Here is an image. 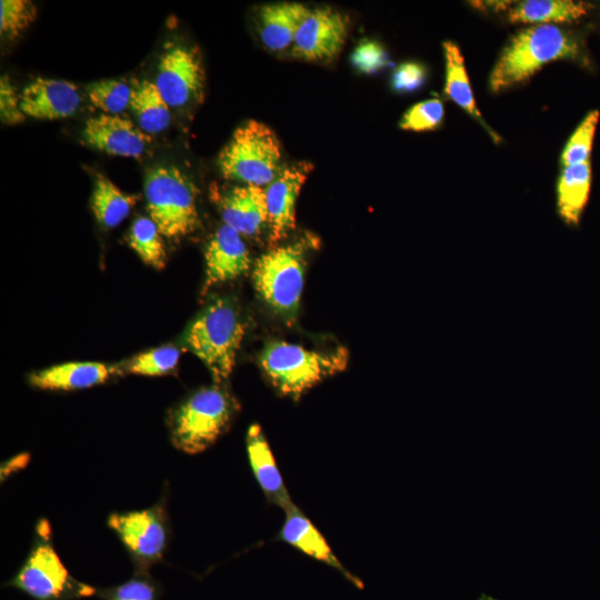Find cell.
<instances>
[{
	"label": "cell",
	"instance_id": "obj_1",
	"mask_svg": "<svg viewBox=\"0 0 600 600\" xmlns=\"http://www.w3.org/2000/svg\"><path fill=\"white\" fill-rule=\"evenodd\" d=\"M580 47L568 32L554 24H536L518 32L504 47L489 79L492 92L527 80L546 63L578 59Z\"/></svg>",
	"mask_w": 600,
	"mask_h": 600
},
{
	"label": "cell",
	"instance_id": "obj_2",
	"mask_svg": "<svg viewBox=\"0 0 600 600\" xmlns=\"http://www.w3.org/2000/svg\"><path fill=\"white\" fill-rule=\"evenodd\" d=\"M244 324L234 303L214 298L198 313L183 333V347L198 357L217 383L224 381L236 363Z\"/></svg>",
	"mask_w": 600,
	"mask_h": 600
},
{
	"label": "cell",
	"instance_id": "obj_3",
	"mask_svg": "<svg viewBox=\"0 0 600 600\" xmlns=\"http://www.w3.org/2000/svg\"><path fill=\"white\" fill-rule=\"evenodd\" d=\"M259 362L281 394L299 398L323 379L343 371L348 364V352L343 348L317 351L273 340L261 351Z\"/></svg>",
	"mask_w": 600,
	"mask_h": 600
},
{
	"label": "cell",
	"instance_id": "obj_4",
	"mask_svg": "<svg viewBox=\"0 0 600 600\" xmlns=\"http://www.w3.org/2000/svg\"><path fill=\"white\" fill-rule=\"evenodd\" d=\"M281 144L271 128L249 120L240 126L221 150V174L242 184L266 187L281 170Z\"/></svg>",
	"mask_w": 600,
	"mask_h": 600
},
{
	"label": "cell",
	"instance_id": "obj_5",
	"mask_svg": "<svg viewBox=\"0 0 600 600\" xmlns=\"http://www.w3.org/2000/svg\"><path fill=\"white\" fill-rule=\"evenodd\" d=\"M310 246L303 240L277 246L262 254L253 268L257 292L274 313L290 324L298 314Z\"/></svg>",
	"mask_w": 600,
	"mask_h": 600
},
{
	"label": "cell",
	"instance_id": "obj_6",
	"mask_svg": "<svg viewBox=\"0 0 600 600\" xmlns=\"http://www.w3.org/2000/svg\"><path fill=\"white\" fill-rule=\"evenodd\" d=\"M144 196L149 217L163 237H186L198 228V189L177 167L150 169L144 180Z\"/></svg>",
	"mask_w": 600,
	"mask_h": 600
},
{
	"label": "cell",
	"instance_id": "obj_7",
	"mask_svg": "<svg viewBox=\"0 0 600 600\" xmlns=\"http://www.w3.org/2000/svg\"><path fill=\"white\" fill-rule=\"evenodd\" d=\"M236 402L219 386L199 389L172 413V443L186 453L208 449L226 431L234 412Z\"/></svg>",
	"mask_w": 600,
	"mask_h": 600
},
{
	"label": "cell",
	"instance_id": "obj_8",
	"mask_svg": "<svg viewBox=\"0 0 600 600\" xmlns=\"http://www.w3.org/2000/svg\"><path fill=\"white\" fill-rule=\"evenodd\" d=\"M38 536L13 584L37 600H58L73 588V580L52 546L47 522Z\"/></svg>",
	"mask_w": 600,
	"mask_h": 600
},
{
	"label": "cell",
	"instance_id": "obj_9",
	"mask_svg": "<svg viewBox=\"0 0 600 600\" xmlns=\"http://www.w3.org/2000/svg\"><path fill=\"white\" fill-rule=\"evenodd\" d=\"M154 84L170 108H182L200 99L204 69L196 49L171 44L160 57Z\"/></svg>",
	"mask_w": 600,
	"mask_h": 600
},
{
	"label": "cell",
	"instance_id": "obj_10",
	"mask_svg": "<svg viewBox=\"0 0 600 600\" xmlns=\"http://www.w3.org/2000/svg\"><path fill=\"white\" fill-rule=\"evenodd\" d=\"M349 27L348 17L330 7L310 11L291 46V56L307 61H328L342 49Z\"/></svg>",
	"mask_w": 600,
	"mask_h": 600
},
{
	"label": "cell",
	"instance_id": "obj_11",
	"mask_svg": "<svg viewBox=\"0 0 600 600\" xmlns=\"http://www.w3.org/2000/svg\"><path fill=\"white\" fill-rule=\"evenodd\" d=\"M108 524L137 560L149 563L161 558L167 528L159 508L112 513Z\"/></svg>",
	"mask_w": 600,
	"mask_h": 600
},
{
	"label": "cell",
	"instance_id": "obj_12",
	"mask_svg": "<svg viewBox=\"0 0 600 600\" xmlns=\"http://www.w3.org/2000/svg\"><path fill=\"white\" fill-rule=\"evenodd\" d=\"M311 170L312 164L309 162L281 168L264 187L271 248L277 247L294 229L297 199Z\"/></svg>",
	"mask_w": 600,
	"mask_h": 600
},
{
	"label": "cell",
	"instance_id": "obj_13",
	"mask_svg": "<svg viewBox=\"0 0 600 600\" xmlns=\"http://www.w3.org/2000/svg\"><path fill=\"white\" fill-rule=\"evenodd\" d=\"M82 137L97 150L127 158L141 157L151 142L150 134L130 120L107 113L90 118Z\"/></svg>",
	"mask_w": 600,
	"mask_h": 600
},
{
	"label": "cell",
	"instance_id": "obj_14",
	"mask_svg": "<svg viewBox=\"0 0 600 600\" xmlns=\"http://www.w3.org/2000/svg\"><path fill=\"white\" fill-rule=\"evenodd\" d=\"M81 103L77 87L64 80L37 78L20 94L26 117L57 120L74 114Z\"/></svg>",
	"mask_w": 600,
	"mask_h": 600
},
{
	"label": "cell",
	"instance_id": "obj_15",
	"mask_svg": "<svg viewBox=\"0 0 600 600\" xmlns=\"http://www.w3.org/2000/svg\"><path fill=\"white\" fill-rule=\"evenodd\" d=\"M204 258L203 292L217 283L233 280L246 273L251 263L242 236L224 223L211 237Z\"/></svg>",
	"mask_w": 600,
	"mask_h": 600
},
{
	"label": "cell",
	"instance_id": "obj_16",
	"mask_svg": "<svg viewBox=\"0 0 600 600\" xmlns=\"http://www.w3.org/2000/svg\"><path fill=\"white\" fill-rule=\"evenodd\" d=\"M220 210L224 224L241 236H256L268 223L266 193L261 187H234L222 197Z\"/></svg>",
	"mask_w": 600,
	"mask_h": 600
},
{
	"label": "cell",
	"instance_id": "obj_17",
	"mask_svg": "<svg viewBox=\"0 0 600 600\" xmlns=\"http://www.w3.org/2000/svg\"><path fill=\"white\" fill-rule=\"evenodd\" d=\"M246 446L251 470L267 499L282 509L288 508L293 502L269 443L258 424H252L248 429Z\"/></svg>",
	"mask_w": 600,
	"mask_h": 600
},
{
	"label": "cell",
	"instance_id": "obj_18",
	"mask_svg": "<svg viewBox=\"0 0 600 600\" xmlns=\"http://www.w3.org/2000/svg\"><path fill=\"white\" fill-rule=\"evenodd\" d=\"M311 9L299 2H277L260 7L258 31L270 51L291 48L296 34Z\"/></svg>",
	"mask_w": 600,
	"mask_h": 600
},
{
	"label": "cell",
	"instance_id": "obj_19",
	"mask_svg": "<svg viewBox=\"0 0 600 600\" xmlns=\"http://www.w3.org/2000/svg\"><path fill=\"white\" fill-rule=\"evenodd\" d=\"M117 372L114 366L101 362H66L29 376V383L43 390H79L104 383Z\"/></svg>",
	"mask_w": 600,
	"mask_h": 600
},
{
	"label": "cell",
	"instance_id": "obj_20",
	"mask_svg": "<svg viewBox=\"0 0 600 600\" xmlns=\"http://www.w3.org/2000/svg\"><path fill=\"white\" fill-rule=\"evenodd\" d=\"M284 511L286 518L280 530V539L307 556L340 570L354 581L342 567L327 540L301 510L292 503Z\"/></svg>",
	"mask_w": 600,
	"mask_h": 600
},
{
	"label": "cell",
	"instance_id": "obj_21",
	"mask_svg": "<svg viewBox=\"0 0 600 600\" xmlns=\"http://www.w3.org/2000/svg\"><path fill=\"white\" fill-rule=\"evenodd\" d=\"M591 186L590 162L564 167L557 184V211L568 226H577Z\"/></svg>",
	"mask_w": 600,
	"mask_h": 600
},
{
	"label": "cell",
	"instance_id": "obj_22",
	"mask_svg": "<svg viewBox=\"0 0 600 600\" xmlns=\"http://www.w3.org/2000/svg\"><path fill=\"white\" fill-rule=\"evenodd\" d=\"M446 58V94L466 112L474 117L491 137L498 141V136L488 127L476 106L471 84L459 47L452 41L443 42Z\"/></svg>",
	"mask_w": 600,
	"mask_h": 600
},
{
	"label": "cell",
	"instance_id": "obj_23",
	"mask_svg": "<svg viewBox=\"0 0 600 600\" xmlns=\"http://www.w3.org/2000/svg\"><path fill=\"white\" fill-rule=\"evenodd\" d=\"M130 108L139 127L148 134L164 131L171 122V111L154 82L140 80L132 87Z\"/></svg>",
	"mask_w": 600,
	"mask_h": 600
},
{
	"label": "cell",
	"instance_id": "obj_24",
	"mask_svg": "<svg viewBox=\"0 0 600 600\" xmlns=\"http://www.w3.org/2000/svg\"><path fill=\"white\" fill-rule=\"evenodd\" d=\"M591 6L572 0H527L509 10L512 22H572L584 17Z\"/></svg>",
	"mask_w": 600,
	"mask_h": 600
},
{
	"label": "cell",
	"instance_id": "obj_25",
	"mask_svg": "<svg viewBox=\"0 0 600 600\" xmlns=\"http://www.w3.org/2000/svg\"><path fill=\"white\" fill-rule=\"evenodd\" d=\"M136 201L137 197L124 193L108 178H97L91 206L101 227L112 229L119 226L130 214Z\"/></svg>",
	"mask_w": 600,
	"mask_h": 600
},
{
	"label": "cell",
	"instance_id": "obj_26",
	"mask_svg": "<svg viewBox=\"0 0 600 600\" xmlns=\"http://www.w3.org/2000/svg\"><path fill=\"white\" fill-rule=\"evenodd\" d=\"M162 237L150 217H139L131 226L129 246L146 264L160 270L164 268L167 259Z\"/></svg>",
	"mask_w": 600,
	"mask_h": 600
},
{
	"label": "cell",
	"instance_id": "obj_27",
	"mask_svg": "<svg viewBox=\"0 0 600 600\" xmlns=\"http://www.w3.org/2000/svg\"><path fill=\"white\" fill-rule=\"evenodd\" d=\"M87 93L94 107L107 114L119 116L130 107L132 87L120 80H100L91 83Z\"/></svg>",
	"mask_w": 600,
	"mask_h": 600
},
{
	"label": "cell",
	"instance_id": "obj_28",
	"mask_svg": "<svg viewBox=\"0 0 600 600\" xmlns=\"http://www.w3.org/2000/svg\"><path fill=\"white\" fill-rule=\"evenodd\" d=\"M180 350L174 346H162L137 354L124 367V371L139 376H162L172 371L179 361Z\"/></svg>",
	"mask_w": 600,
	"mask_h": 600
},
{
	"label": "cell",
	"instance_id": "obj_29",
	"mask_svg": "<svg viewBox=\"0 0 600 600\" xmlns=\"http://www.w3.org/2000/svg\"><path fill=\"white\" fill-rule=\"evenodd\" d=\"M598 120L599 111L593 110L586 116L573 131L561 153L563 167L589 161Z\"/></svg>",
	"mask_w": 600,
	"mask_h": 600
},
{
	"label": "cell",
	"instance_id": "obj_30",
	"mask_svg": "<svg viewBox=\"0 0 600 600\" xmlns=\"http://www.w3.org/2000/svg\"><path fill=\"white\" fill-rule=\"evenodd\" d=\"M37 8L28 0L0 1V32L14 38L24 31L36 19Z\"/></svg>",
	"mask_w": 600,
	"mask_h": 600
},
{
	"label": "cell",
	"instance_id": "obj_31",
	"mask_svg": "<svg viewBox=\"0 0 600 600\" xmlns=\"http://www.w3.org/2000/svg\"><path fill=\"white\" fill-rule=\"evenodd\" d=\"M444 108L439 99H429L410 107L400 120V128L424 131L437 128L443 119Z\"/></svg>",
	"mask_w": 600,
	"mask_h": 600
},
{
	"label": "cell",
	"instance_id": "obj_32",
	"mask_svg": "<svg viewBox=\"0 0 600 600\" xmlns=\"http://www.w3.org/2000/svg\"><path fill=\"white\" fill-rule=\"evenodd\" d=\"M352 66L363 73H374L390 61L383 47L373 40H362L351 54Z\"/></svg>",
	"mask_w": 600,
	"mask_h": 600
},
{
	"label": "cell",
	"instance_id": "obj_33",
	"mask_svg": "<svg viewBox=\"0 0 600 600\" xmlns=\"http://www.w3.org/2000/svg\"><path fill=\"white\" fill-rule=\"evenodd\" d=\"M426 68L418 62H404L396 68L391 78L392 88L398 92H412L426 80Z\"/></svg>",
	"mask_w": 600,
	"mask_h": 600
},
{
	"label": "cell",
	"instance_id": "obj_34",
	"mask_svg": "<svg viewBox=\"0 0 600 600\" xmlns=\"http://www.w3.org/2000/svg\"><path fill=\"white\" fill-rule=\"evenodd\" d=\"M0 111L1 120L7 124L20 123L26 118L20 108V96L7 76H2L0 81Z\"/></svg>",
	"mask_w": 600,
	"mask_h": 600
},
{
	"label": "cell",
	"instance_id": "obj_35",
	"mask_svg": "<svg viewBox=\"0 0 600 600\" xmlns=\"http://www.w3.org/2000/svg\"><path fill=\"white\" fill-rule=\"evenodd\" d=\"M110 600H156V591L151 583L143 579H131L117 587Z\"/></svg>",
	"mask_w": 600,
	"mask_h": 600
},
{
	"label": "cell",
	"instance_id": "obj_36",
	"mask_svg": "<svg viewBox=\"0 0 600 600\" xmlns=\"http://www.w3.org/2000/svg\"><path fill=\"white\" fill-rule=\"evenodd\" d=\"M509 3L510 2L508 1H484V2L478 1V2H472L471 4L477 6L478 8L489 7V8H494L497 10H501V9H506Z\"/></svg>",
	"mask_w": 600,
	"mask_h": 600
}]
</instances>
